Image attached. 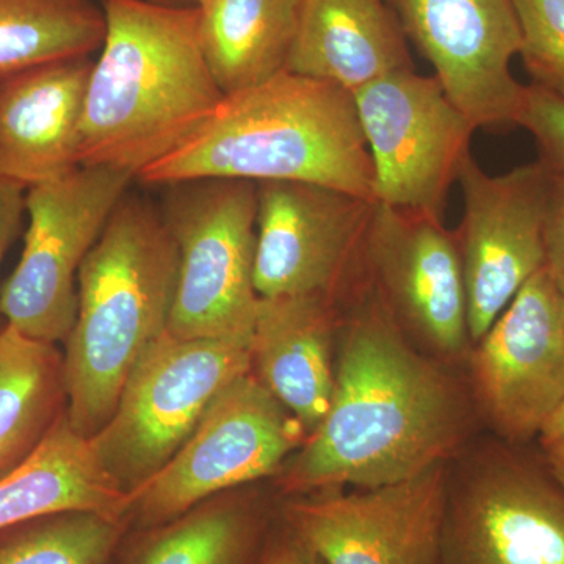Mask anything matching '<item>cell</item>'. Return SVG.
<instances>
[{"label": "cell", "mask_w": 564, "mask_h": 564, "mask_svg": "<svg viewBox=\"0 0 564 564\" xmlns=\"http://www.w3.org/2000/svg\"><path fill=\"white\" fill-rule=\"evenodd\" d=\"M466 381L417 350L369 285L343 310L328 411L285 463L288 497L375 488L448 464L474 440Z\"/></svg>", "instance_id": "cell-1"}, {"label": "cell", "mask_w": 564, "mask_h": 564, "mask_svg": "<svg viewBox=\"0 0 564 564\" xmlns=\"http://www.w3.org/2000/svg\"><path fill=\"white\" fill-rule=\"evenodd\" d=\"M101 6L106 35L85 93L79 162L137 180L191 139L225 95L204 57L198 6Z\"/></svg>", "instance_id": "cell-2"}, {"label": "cell", "mask_w": 564, "mask_h": 564, "mask_svg": "<svg viewBox=\"0 0 564 564\" xmlns=\"http://www.w3.org/2000/svg\"><path fill=\"white\" fill-rule=\"evenodd\" d=\"M220 177L303 182L373 199V166L350 91L278 74L225 96L191 139L137 176L147 185Z\"/></svg>", "instance_id": "cell-3"}, {"label": "cell", "mask_w": 564, "mask_h": 564, "mask_svg": "<svg viewBox=\"0 0 564 564\" xmlns=\"http://www.w3.org/2000/svg\"><path fill=\"white\" fill-rule=\"evenodd\" d=\"M176 243L161 209L126 193L77 276V315L63 355L66 417L82 436L110 421L133 367L166 333Z\"/></svg>", "instance_id": "cell-4"}, {"label": "cell", "mask_w": 564, "mask_h": 564, "mask_svg": "<svg viewBox=\"0 0 564 564\" xmlns=\"http://www.w3.org/2000/svg\"><path fill=\"white\" fill-rule=\"evenodd\" d=\"M163 221L176 243V293L166 333L177 339L250 344L258 184L203 177L163 185Z\"/></svg>", "instance_id": "cell-5"}, {"label": "cell", "mask_w": 564, "mask_h": 564, "mask_svg": "<svg viewBox=\"0 0 564 564\" xmlns=\"http://www.w3.org/2000/svg\"><path fill=\"white\" fill-rule=\"evenodd\" d=\"M437 564H564V491L532 444L473 440L452 459Z\"/></svg>", "instance_id": "cell-6"}, {"label": "cell", "mask_w": 564, "mask_h": 564, "mask_svg": "<svg viewBox=\"0 0 564 564\" xmlns=\"http://www.w3.org/2000/svg\"><path fill=\"white\" fill-rule=\"evenodd\" d=\"M248 372V343L163 334L133 367L110 421L90 437L93 451L131 496L180 452L215 397Z\"/></svg>", "instance_id": "cell-7"}, {"label": "cell", "mask_w": 564, "mask_h": 564, "mask_svg": "<svg viewBox=\"0 0 564 564\" xmlns=\"http://www.w3.org/2000/svg\"><path fill=\"white\" fill-rule=\"evenodd\" d=\"M132 181L131 174L107 166L80 165L25 192L24 248L0 288L7 325L41 343L68 339L82 263Z\"/></svg>", "instance_id": "cell-8"}, {"label": "cell", "mask_w": 564, "mask_h": 564, "mask_svg": "<svg viewBox=\"0 0 564 564\" xmlns=\"http://www.w3.org/2000/svg\"><path fill=\"white\" fill-rule=\"evenodd\" d=\"M304 440L295 415L245 373L215 397L180 452L131 492L129 518L166 524L217 494L274 477Z\"/></svg>", "instance_id": "cell-9"}, {"label": "cell", "mask_w": 564, "mask_h": 564, "mask_svg": "<svg viewBox=\"0 0 564 564\" xmlns=\"http://www.w3.org/2000/svg\"><path fill=\"white\" fill-rule=\"evenodd\" d=\"M375 202L303 182H259L254 288L261 299L321 296L344 310L369 285Z\"/></svg>", "instance_id": "cell-10"}, {"label": "cell", "mask_w": 564, "mask_h": 564, "mask_svg": "<svg viewBox=\"0 0 564 564\" xmlns=\"http://www.w3.org/2000/svg\"><path fill=\"white\" fill-rule=\"evenodd\" d=\"M373 166V199L444 218L477 128L434 76L400 69L352 91Z\"/></svg>", "instance_id": "cell-11"}, {"label": "cell", "mask_w": 564, "mask_h": 564, "mask_svg": "<svg viewBox=\"0 0 564 564\" xmlns=\"http://www.w3.org/2000/svg\"><path fill=\"white\" fill-rule=\"evenodd\" d=\"M370 291L417 350L456 369L473 350L455 231L425 212L375 203L366 239Z\"/></svg>", "instance_id": "cell-12"}, {"label": "cell", "mask_w": 564, "mask_h": 564, "mask_svg": "<svg viewBox=\"0 0 564 564\" xmlns=\"http://www.w3.org/2000/svg\"><path fill=\"white\" fill-rule=\"evenodd\" d=\"M467 388L492 436L533 444L564 403V293L545 267L473 345Z\"/></svg>", "instance_id": "cell-13"}, {"label": "cell", "mask_w": 564, "mask_h": 564, "mask_svg": "<svg viewBox=\"0 0 564 564\" xmlns=\"http://www.w3.org/2000/svg\"><path fill=\"white\" fill-rule=\"evenodd\" d=\"M551 170L538 159L491 176L470 155L459 173L463 217L455 229L473 344L545 267Z\"/></svg>", "instance_id": "cell-14"}, {"label": "cell", "mask_w": 564, "mask_h": 564, "mask_svg": "<svg viewBox=\"0 0 564 564\" xmlns=\"http://www.w3.org/2000/svg\"><path fill=\"white\" fill-rule=\"evenodd\" d=\"M448 464L375 488L289 497L282 522L325 564H437Z\"/></svg>", "instance_id": "cell-15"}, {"label": "cell", "mask_w": 564, "mask_h": 564, "mask_svg": "<svg viewBox=\"0 0 564 564\" xmlns=\"http://www.w3.org/2000/svg\"><path fill=\"white\" fill-rule=\"evenodd\" d=\"M477 129L518 126L525 85L511 73L521 51L513 0H384Z\"/></svg>", "instance_id": "cell-16"}, {"label": "cell", "mask_w": 564, "mask_h": 564, "mask_svg": "<svg viewBox=\"0 0 564 564\" xmlns=\"http://www.w3.org/2000/svg\"><path fill=\"white\" fill-rule=\"evenodd\" d=\"M90 57L52 62L0 80V180L29 188L79 162Z\"/></svg>", "instance_id": "cell-17"}, {"label": "cell", "mask_w": 564, "mask_h": 564, "mask_svg": "<svg viewBox=\"0 0 564 564\" xmlns=\"http://www.w3.org/2000/svg\"><path fill=\"white\" fill-rule=\"evenodd\" d=\"M340 317L343 310L321 296L259 302L251 372L295 415L306 437L332 403Z\"/></svg>", "instance_id": "cell-18"}, {"label": "cell", "mask_w": 564, "mask_h": 564, "mask_svg": "<svg viewBox=\"0 0 564 564\" xmlns=\"http://www.w3.org/2000/svg\"><path fill=\"white\" fill-rule=\"evenodd\" d=\"M411 68L406 35L384 0H304L289 73L352 93Z\"/></svg>", "instance_id": "cell-19"}, {"label": "cell", "mask_w": 564, "mask_h": 564, "mask_svg": "<svg viewBox=\"0 0 564 564\" xmlns=\"http://www.w3.org/2000/svg\"><path fill=\"white\" fill-rule=\"evenodd\" d=\"M69 510L128 519L131 496L107 474L90 440L70 426L65 411L40 447L0 480V532Z\"/></svg>", "instance_id": "cell-20"}, {"label": "cell", "mask_w": 564, "mask_h": 564, "mask_svg": "<svg viewBox=\"0 0 564 564\" xmlns=\"http://www.w3.org/2000/svg\"><path fill=\"white\" fill-rule=\"evenodd\" d=\"M304 0H203L199 36L223 95L258 87L288 70Z\"/></svg>", "instance_id": "cell-21"}, {"label": "cell", "mask_w": 564, "mask_h": 564, "mask_svg": "<svg viewBox=\"0 0 564 564\" xmlns=\"http://www.w3.org/2000/svg\"><path fill=\"white\" fill-rule=\"evenodd\" d=\"M66 411L63 355L54 344L0 329V480L43 443Z\"/></svg>", "instance_id": "cell-22"}, {"label": "cell", "mask_w": 564, "mask_h": 564, "mask_svg": "<svg viewBox=\"0 0 564 564\" xmlns=\"http://www.w3.org/2000/svg\"><path fill=\"white\" fill-rule=\"evenodd\" d=\"M267 538L265 514L258 505L214 500L154 527L128 564H259Z\"/></svg>", "instance_id": "cell-23"}, {"label": "cell", "mask_w": 564, "mask_h": 564, "mask_svg": "<svg viewBox=\"0 0 564 564\" xmlns=\"http://www.w3.org/2000/svg\"><path fill=\"white\" fill-rule=\"evenodd\" d=\"M106 35L95 0H0V80L46 63L90 57Z\"/></svg>", "instance_id": "cell-24"}, {"label": "cell", "mask_w": 564, "mask_h": 564, "mask_svg": "<svg viewBox=\"0 0 564 564\" xmlns=\"http://www.w3.org/2000/svg\"><path fill=\"white\" fill-rule=\"evenodd\" d=\"M126 521L85 510L41 516L0 532V564H110Z\"/></svg>", "instance_id": "cell-25"}, {"label": "cell", "mask_w": 564, "mask_h": 564, "mask_svg": "<svg viewBox=\"0 0 564 564\" xmlns=\"http://www.w3.org/2000/svg\"><path fill=\"white\" fill-rule=\"evenodd\" d=\"M532 85L564 99V0H513Z\"/></svg>", "instance_id": "cell-26"}, {"label": "cell", "mask_w": 564, "mask_h": 564, "mask_svg": "<svg viewBox=\"0 0 564 564\" xmlns=\"http://www.w3.org/2000/svg\"><path fill=\"white\" fill-rule=\"evenodd\" d=\"M518 126L532 133L540 161L564 176V99L536 85H525Z\"/></svg>", "instance_id": "cell-27"}, {"label": "cell", "mask_w": 564, "mask_h": 564, "mask_svg": "<svg viewBox=\"0 0 564 564\" xmlns=\"http://www.w3.org/2000/svg\"><path fill=\"white\" fill-rule=\"evenodd\" d=\"M545 270L564 293V176L551 172L544 223Z\"/></svg>", "instance_id": "cell-28"}, {"label": "cell", "mask_w": 564, "mask_h": 564, "mask_svg": "<svg viewBox=\"0 0 564 564\" xmlns=\"http://www.w3.org/2000/svg\"><path fill=\"white\" fill-rule=\"evenodd\" d=\"M25 188L13 182L0 180V262L21 231L25 214ZM6 325L0 314V329Z\"/></svg>", "instance_id": "cell-29"}, {"label": "cell", "mask_w": 564, "mask_h": 564, "mask_svg": "<svg viewBox=\"0 0 564 564\" xmlns=\"http://www.w3.org/2000/svg\"><path fill=\"white\" fill-rule=\"evenodd\" d=\"M259 564H325V562L282 522L280 532L269 534L267 538Z\"/></svg>", "instance_id": "cell-30"}, {"label": "cell", "mask_w": 564, "mask_h": 564, "mask_svg": "<svg viewBox=\"0 0 564 564\" xmlns=\"http://www.w3.org/2000/svg\"><path fill=\"white\" fill-rule=\"evenodd\" d=\"M534 444L545 466L554 475L556 484L562 486L564 491V403L544 423Z\"/></svg>", "instance_id": "cell-31"}, {"label": "cell", "mask_w": 564, "mask_h": 564, "mask_svg": "<svg viewBox=\"0 0 564 564\" xmlns=\"http://www.w3.org/2000/svg\"><path fill=\"white\" fill-rule=\"evenodd\" d=\"M151 2L165 3V6L176 7L196 6V0H151Z\"/></svg>", "instance_id": "cell-32"}, {"label": "cell", "mask_w": 564, "mask_h": 564, "mask_svg": "<svg viewBox=\"0 0 564 564\" xmlns=\"http://www.w3.org/2000/svg\"><path fill=\"white\" fill-rule=\"evenodd\" d=\"M203 0H196V6H198V3H202Z\"/></svg>", "instance_id": "cell-33"}]
</instances>
